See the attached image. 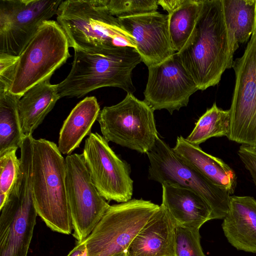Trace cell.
Instances as JSON below:
<instances>
[{"label":"cell","instance_id":"4316f807","mask_svg":"<svg viewBox=\"0 0 256 256\" xmlns=\"http://www.w3.org/2000/svg\"><path fill=\"white\" fill-rule=\"evenodd\" d=\"M18 149L10 150L0 155V194H8L18 180L21 168Z\"/></svg>","mask_w":256,"mask_h":256},{"label":"cell","instance_id":"ac0fdd59","mask_svg":"<svg viewBox=\"0 0 256 256\" xmlns=\"http://www.w3.org/2000/svg\"><path fill=\"white\" fill-rule=\"evenodd\" d=\"M222 228L234 247L256 253V200L250 196H230Z\"/></svg>","mask_w":256,"mask_h":256},{"label":"cell","instance_id":"7a4b0ae2","mask_svg":"<svg viewBox=\"0 0 256 256\" xmlns=\"http://www.w3.org/2000/svg\"><path fill=\"white\" fill-rule=\"evenodd\" d=\"M142 59L131 46H116L92 52L74 50L71 70L58 84L60 98H81L94 90L117 87L133 94L132 72Z\"/></svg>","mask_w":256,"mask_h":256},{"label":"cell","instance_id":"7402d4cb","mask_svg":"<svg viewBox=\"0 0 256 256\" xmlns=\"http://www.w3.org/2000/svg\"><path fill=\"white\" fill-rule=\"evenodd\" d=\"M229 45L233 54L256 30V0H222Z\"/></svg>","mask_w":256,"mask_h":256},{"label":"cell","instance_id":"d6a6232c","mask_svg":"<svg viewBox=\"0 0 256 256\" xmlns=\"http://www.w3.org/2000/svg\"><path fill=\"white\" fill-rule=\"evenodd\" d=\"M115 256H126V252H122L120 254H118V255H116Z\"/></svg>","mask_w":256,"mask_h":256},{"label":"cell","instance_id":"1f68e13d","mask_svg":"<svg viewBox=\"0 0 256 256\" xmlns=\"http://www.w3.org/2000/svg\"><path fill=\"white\" fill-rule=\"evenodd\" d=\"M70 252L71 256H88L86 246L83 242H78L76 246Z\"/></svg>","mask_w":256,"mask_h":256},{"label":"cell","instance_id":"f546056e","mask_svg":"<svg viewBox=\"0 0 256 256\" xmlns=\"http://www.w3.org/2000/svg\"><path fill=\"white\" fill-rule=\"evenodd\" d=\"M238 154L245 168L250 172L256 186V150L244 145L239 148Z\"/></svg>","mask_w":256,"mask_h":256},{"label":"cell","instance_id":"2e32d148","mask_svg":"<svg viewBox=\"0 0 256 256\" xmlns=\"http://www.w3.org/2000/svg\"><path fill=\"white\" fill-rule=\"evenodd\" d=\"M177 225L160 205L134 238L127 256H175Z\"/></svg>","mask_w":256,"mask_h":256},{"label":"cell","instance_id":"8fae6325","mask_svg":"<svg viewBox=\"0 0 256 256\" xmlns=\"http://www.w3.org/2000/svg\"><path fill=\"white\" fill-rule=\"evenodd\" d=\"M66 187L73 236L81 242L92 232L110 205L94 184L82 154L65 158Z\"/></svg>","mask_w":256,"mask_h":256},{"label":"cell","instance_id":"f1b7e54d","mask_svg":"<svg viewBox=\"0 0 256 256\" xmlns=\"http://www.w3.org/2000/svg\"><path fill=\"white\" fill-rule=\"evenodd\" d=\"M18 56L0 52V92L10 91Z\"/></svg>","mask_w":256,"mask_h":256},{"label":"cell","instance_id":"8992f818","mask_svg":"<svg viewBox=\"0 0 256 256\" xmlns=\"http://www.w3.org/2000/svg\"><path fill=\"white\" fill-rule=\"evenodd\" d=\"M68 37L54 20L44 22L18 56L10 91L22 96L50 78L70 56Z\"/></svg>","mask_w":256,"mask_h":256},{"label":"cell","instance_id":"d6986e66","mask_svg":"<svg viewBox=\"0 0 256 256\" xmlns=\"http://www.w3.org/2000/svg\"><path fill=\"white\" fill-rule=\"evenodd\" d=\"M172 149L184 162L214 184L230 194L234 193L236 186V174L222 160L205 152L199 146L190 144L182 136L177 137Z\"/></svg>","mask_w":256,"mask_h":256},{"label":"cell","instance_id":"277c9868","mask_svg":"<svg viewBox=\"0 0 256 256\" xmlns=\"http://www.w3.org/2000/svg\"><path fill=\"white\" fill-rule=\"evenodd\" d=\"M56 20L74 50L97 52L116 46L136 48L133 37L98 0H62Z\"/></svg>","mask_w":256,"mask_h":256},{"label":"cell","instance_id":"9c48e42d","mask_svg":"<svg viewBox=\"0 0 256 256\" xmlns=\"http://www.w3.org/2000/svg\"><path fill=\"white\" fill-rule=\"evenodd\" d=\"M150 165L148 178L161 184L168 182L190 190L206 202L212 220H223L226 215L230 194L184 162L166 142L157 138L146 153Z\"/></svg>","mask_w":256,"mask_h":256},{"label":"cell","instance_id":"83f0119b","mask_svg":"<svg viewBox=\"0 0 256 256\" xmlns=\"http://www.w3.org/2000/svg\"><path fill=\"white\" fill-rule=\"evenodd\" d=\"M199 231L198 229L177 226L175 256H206L201 246Z\"/></svg>","mask_w":256,"mask_h":256},{"label":"cell","instance_id":"4dcf8cb0","mask_svg":"<svg viewBox=\"0 0 256 256\" xmlns=\"http://www.w3.org/2000/svg\"><path fill=\"white\" fill-rule=\"evenodd\" d=\"M184 1V0H158V4L168 14L181 6Z\"/></svg>","mask_w":256,"mask_h":256},{"label":"cell","instance_id":"7c38bea8","mask_svg":"<svg viewBox=\"0 0 256 256\" xmlns=\"http://www.w3.org/2000/svg\"><path fill=\"white\" fill-rule=\"evenodd\" d=\"M62 0H0V52L19 56Z\"/></svg>","mask_w":256,"mask_h":256},{"label":"cell","instance_id":"e0dca14e","mask_svg":"<svg viewBox=\"0 0 256 256\" xmlns=\"http://www.w3.org/2000/svg\"><path fill=\"white\" fill-rule=\"evenodd\" d=\"M162 203L178 226L200 230L212 220V210L204 199L194 192L178 184L164 182Z\"/></svg>","mask_w":256,"mask_h":256},{"label":"cell","instance_id":"d4e9b609","mask_svg":"<svg viewBox=\"0 0 256 256\" xmlns=\"http://www.w3.org/2000/svg\"><path fill=\"white\" fill-rule=\"evenodd\" d=\"M230 111L219 108L216 103L199 118L192 132L186 138L190 144L199 146L212 137H228Z\"/></svg>","mask_w":256,"mask_h":256},{"label":"cell","instance_id":"44dd1931","mask_svg":"<svg viewBox=\"0 0 256 256\" xmlns=\"http://www.w3.org/2000/svg\"><path fill=\"white\" fill-rule=\"evenodd\" d=\"M100 112L94 96L85 98L74 108L64 122L59 134L58 146L62 154L70 155L79 147L83 138L91 133Z\"/></svg>","mask_w":256,"mask_h":256},{"label":"cell","instance_id":"cb8c5ba5","mask_svg":"<svg viewBox=\"0 0 256 256\" xmlns=\"http://www.w3.org/2000/svg\"><path fill=\"white\" fill-rule=\"evenodd\" d=\"M202 0H184L168 14V31L173 49L180 52L189 38L198 18Z\"/></svg>","mask_w":256,"mask_h":256},{"label":"cell","instance_id":"ba28073f","mask_svg":"<svg viewBox=\"0 0 256 256\" xmlns=\"http://www.w3.org/2000/svg\"><path fill=\"white\" fill-rule=\"evenodd\" d=\"M97 120L106 141L142 154H146L158 137L154 110L132 94L127 93L115 105L104 106Z\"/></svg>","mask_w":256,"mask_h":256},{"label":"cell","instance_id":"5b68a950","mask_svg":"<svg viewBox=\"0 0 256 256\" xmlns=\"http://www.w3.org/2000/svg\"><path fill=\"white\" fill-rule=\"evenodd\" d=\"M20 149L19 177L0 210V256H28L38 213L32 186V142Z\"/></svg>","mask_w":256,"mask_h":256},{"label":"cell","instance_id":"9a60e30c","mask_svg":"<svg viewBox=\"0 0 256 256\" xmlns=\"http://www.w3.org/2000/svg\"><path fill=\"white\" fill-rule=\"evenodd\" d=\"M118 20L134 38L136 48L148 68L164 61L176 52L170 40L168 14L156 12L118 18Z\"/></svg>","mask_w":256,"mask_h":256},{"label":"cell","instance_id":"52a82bcc","mask_svg":"<svg viewBox=\"0 0 256 256\" xmlns=\"http://www.w3.org/2000/svg\"><path fill=\"white\" fill-rule=\"evenodd\" d=\"M160 206L132 199L110 206L83 241L88 256H115L126 252L140 230Z\"/></svg>","mask_w":256,"mask_h":256},{"label":"cell","instance_id":"3957f363","mask_svg":"<svg viewBox=\"0 0 256 256\" xmlns=\"http://www.w3.org/2000/svg\"><path fill=\"white\" fill-rule=\"evenodd\" d=\"M32 186L38 215L46 226L54 232L71 234L65 158L52 142L32 138Z\"/></svg>","mask_w":256,"mask_h":256},{"label":"cell","instance_id":"4fadbf2b","mask_svg":"<svg viewBox=\"0 0 256 256\" xmlns=\"http://www.w3.org/2000/svg\"><path fill=\"white\" fill-rule=\"evenodd\" d=\"M82 154L94 184L106 200L122 203L131 200L134 181L130 166L102 136L91 132L85 140Z\"/></svg>","mask_w":256,"mask_h":256},{"label":"cell","instance_id":"6da1fadb","mask_svg":"<svg viewBox=\"0 0 256 256\" xmlns=\"http://www.w3.org/2000/svg\"><path fill=\"white\" fill-rule=\"evenodd\" d=\"M198 90L217 85L226 69L232 68L222 0H202L201 10L188 41L177 52Z\"/></svg>","mask_w":256,"mask_h":256},{"label":"cell","instance_id":"484cf974","mask_svg":"<svg viewBox=\"0 0 256 256\" xmlns=\"http://www.w3.org/2000/svg\"><path fill=\"white\" fill-rule=\"evenodd\" d=\"M108 13L124 18L157 12L158 0H98Z\"/></svg>","mask_w":256,"mask_h":256},{"label":"cell","instance_id":"836d02e7","mask_svg":"<svg viewBox=\"0 0 256 256\" xmlns=\"http://www.w3.org/2000/svg\"><path fill=\"white\" fill-rule=\"evenodd\" d=\"M72 256V254H71V252H70L68 254H67L66 256Z\"/></svg>","mask_w":256,"mask_h":256},{"label":"cell","instance_id":"ffe728a7","mask_svg":"<svg viewBox=\"0 0 256 256\" xmlns=\"http://www.w3.org/2000/svg\"><path fill=\"white\" fill-rule=\"evenodd\" d=\"M50 78L28 90L19 100L20 118L26 137L32 136L60 98L58 92V84H50Z\"/></svg>","mask_w":256,"mask_h":256},{"label":"cell","instance_id":"30bf717a","mask_svg":"<svg viewBox=\"0 0 256 256\" xmlns=\"http://www.w3.org/2000/svg\"><path fill=\"white\" fill-rule=\"evenodd\" d=\"M232 68L236 80L228 138L256 150V30Z\"/></svg>","mask_w":256,"mask_h":256},{"label":"cell","instance_id":"5bb4252c","mask_svg":"<svg viewBox=\"0 0 256 256\" xmlns=\"http://www.w3.org/2000/svg\"><path fill=\"white\" fill-rule=\"evenodd\" d=\"M148 69L144 101L154 110L165 109L172 114L187 106L190 97L198 90L177 52Z\"/></svg>","mask_w":256,"mask_h":256},{"label":"cell","instance_id":"603a6c76","mask_svg":"<svg viewBox=\"0 0 256 256\" xmlns=\"http://www.w3.org/2000/svg\"><path fill=\"white\" fill-rule=\"evenodd\" d=\"M22 96L0 92V155L20 148L26 138L22 128L18 102Z\"/></svg>","mask_w":256,"mask_h":256}]
</instances>
